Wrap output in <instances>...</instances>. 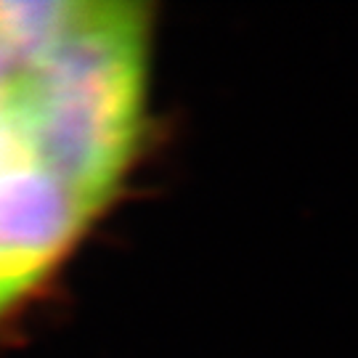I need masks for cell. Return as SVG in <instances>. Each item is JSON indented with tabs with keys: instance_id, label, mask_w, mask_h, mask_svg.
<instances>
[{
	"instance_id": "1",
	"label": "cell",
	"mask_w": 358,
	"mask_h": 358,
	"mask_svg": "<svg viewBox=\"0 0 358 358\" xmlns=\"http://www.w3.org/2000/svg\"><path fill=\"white\" fill-rule=\"evenodd\" d=\"M149 11L93 0L45 59L11 75L6 120L16 143L99 213L138 152L149 90Z\"/></svg>"
},
{
	"instance_id": "2",
	"label": "cell",
	"mask_w": 358,
	"mask_h": 358,
	"mask_svg": "<svg viewBox=\"0 0 358 358\" xmlns=\"http://www.w3.org/2000/svg\"><path fill=\"white\" fill-rule=\"evenodd\" d=\"M93 215L13 138L0 154V319L56 268Z\"/></svg>"
},
{
	"instance_id": "3",
	"label": "cell",
	"mask_w": 358,
	"mask_h": 358,
	"mask_svg": "<svg viewBox=\"0 0 358 358\" xmlns=\"http://www.w3.org/2000/svg\"><path fill=\"white\" fill-rule=\"evenodd\" d=\"M93 0H0V59L19 75L64 43Z\"/></svg>"
},
{
	"instance_id": "4",
	"label": "cell",
	"mask_w": 358,
	"mask_h": 358,
	"mask_svg": "<svg viewBox=\"0 0 358 358\" xmlns=\"http://www.w3.org/2000/svg\"><path fill=\"white\" fill-rule=\"evenodd\" d=\"M8 85H11V69L0 59V154L11 146L13 136L6 122V99H8Z\"/></svg>"
}]
</instances>
